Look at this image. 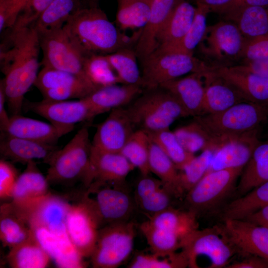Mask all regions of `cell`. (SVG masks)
<instances>
[{
  "label": "cell",
  "instance_id": "34",
  "mask_svg": "<svg viewBox=\"0 0 268 268\" xmlns=\"http://www.w3.org/2000/svg\"><path fill=\"white\" fill-rule=\"evenodd\" d=\"M49 184L34 161L28 162L18 175L13 191L12 201L22 202L42 197L50 192Z\"/></svg>",
  "mask_w": 268,
  "mask_h": 268
},
{
  "label": "cell",
  "instance_id": "21",
  "mask_svg": "<svg viewBox=\"0 0 268 268\" xmlns=\"http://www.w3.org/2000/svg\"><path fill=\"white\" fill-rule=\"evenodd\" d=\"M204 94L202 114H214L248 101L233 84L208 70L202 73Z\"/></svg>",
  "mask_w": 268,
  "mask_h": 268
},
{
  "label": "cell",
  "instance_id": "41",
  "mask_svg": "<svg viewBox=\"0 0 268 268\" xmlns=\"http://www.w3.org/2000/svg\"><path fill=\"white\" fill-rule=\"evenodd\" d=\"M106 56L121 84H138L142 86L141 74L134 50L130 47L124 48Z\"/></svg>",
  "mask_w": 268,
  "mask_h": 268
},
{
  "label": "cell",
  "instance_id": "23",
  "mask_svg": "<svg viewBox=\"0 0 268 268\" xmlns=\"http://www.w3.org/2000/svg\"><path fill=\"white\" fill-rule=\"evenodd\" d=\"M138 84H114L100 87L83 99L95 116L128 106L143 92Z\"/></svg>",
  "mask_w": 268,
  "mask_h": 268
},
{
  "label": "cell",
  "instance_id": "17",
  "mask_svg": "<svg viewBox=\"0 0 268 268\" xmlns=\"http://www.w3.org/2000/svg\"><path fill=\"white\" fill-rule=\"evenodd\" d=\"M66 227L69 239L83 258H90L95 248L98 228L86 207L79 201L71 204Z\"/></svg>",
  "mask_w": 268,
  "mask_h": 268
},
{
  "label": "cell",
  "instance_id": "39",
  "mask_svg": "<svg viewBox=\"0 0 268 268\" xmlns=\"http://www.w3.org/2000/svg\"><path fill=\"white\" fill-rule=\"evenodd\" d=\"M149 168L150 172L156 175L167 185L177 198L182 196L179 188V170L170 158L151 140Z\"/></svg>",
  "mask_w": 268,
  "mask_h": 268
},
{
  "label": "cell",
  "instance_id": "3",
  "mask_svg": "<svg viewBox=\"0 0 268 268\" xmlns=\"http://www.w3.org/2000/svg\"><path fill=\"white\" fill-rule=\"evenodd\" d=\"M268 120V108L243 102L222 112L194 117L205 134L209 149L215 151L226 141L258 130Z\"/></svg>",
  "mask_w": 268,
  "mask_h": 268
},
{
  "label": "cell",
  "instance_id": "55",
  "mask_svg": "<svg viewBox=\"0 0 268 268\" xmlns=\"http://www.w3.org/2000/svg\"><path fill=\"white\" fill-rule=\"evenodd\" d=\"M30 0H8L6 29L10 28L13 25L20 13Z\"/></svg>",
  "mask_w": 268,
  "mask_h": 268
},
{
  "label": "cell",
  "instance_id": "56",
  "mask_svg": "<svg viewBox=\"0 0 268 268\" xmlns=\"http://www.w3.org/2000/svg\"><path fill=\"white\" fill-rule=\"evenodd\" d=\"M226 268H268V261L257 256L251 255L241 261L228 264Z\"/></svg>",
  "mask_w": 268,
  "mask_h": 268
},
{
  "label": "cell",
  "instance_id": "27",
  "mask_svg": "<svg viewBox=\"0 0 268 268\" xmlns=\"http://www.w3.org/2000/svg\"><path fill=\"white\" fill-rule=\"evenodd\" d=\"M93 182L117 183L125 181L134 168L120 152L101 150L92 146L90 155Z\"/></svg>",
  "mask_w": 268,
  "mask_h": 268
},
{
  "label": "cell",
  "instance_id": "20",
  "mask_svg": "<svg viewBox=\"0 0 268 268\" xmlns=\"http://www.w3.org/2000/svg\"><path fill=\"white\" fill-rule=\"evenodd\" d=\"M207 70L235 86L251 102L268 108V77L231 66H209Z\"/></svg>",
  "mask_w": 268,
  "mask_h": 268
},
{
  "label": "cell",
  "instance_id": "57",
  "mask_svg": "<svg viewBox=\"0 0 268 268\" xmlns=\"http://www.w3.org/2000/svg\"><path fill=\"white\" fill-rule=\"evenodd\" d=\"M268 0H232L215 12L221 14L232 9L247 6H267Z\"/></svg>",
  "mask_w": 268,
  "mask_h": 268
},
{
  "label": "cell",
  "instance_id": "40",
  "mask_svg": "<svg viewBox=\"0 0 268 268\" xmlns=\"http://www.w3.org/2000/svg\"><path fill=\"white\" fill-rule=\"evenodd\" d=\"M139 228L152 254L164 257L181 248L183 238L173 232L155 227L148 220L142 223Z\"/></svg>",
  "mask_w": 268,
  "mask_h": 268
},
{
  "label": "cell",
  "instance_id": "51",
  "mask_svg": "<svg viewBox=\"0 0 268 268\" xmlns=\"http://www.w3.org/2000/svg\"><path fill=\"white\" fill-rule=\"evenodd\" d=\"M54 0H31L20 13L13 25L9 28L17 30L32 26Z\"/></svg>",
  "mask_w": 268,
  "mask_h": 268
},
{
  "label": "cell",
  "instance_id": "54",
  "mask_svg": "<svg viewBox=\"0 0 268 268\" xmlns=\"http://www.w3.org/2000/svg\"><path fill=\"white\" fill-rule=\"evenodd\" d=\"M233 66L242 71L268 77V59L244 61Z\"/></svg>",
  "mask_w": 268,
  "mask_h": 268
},
{
  "label": "cell",
  "instance_id": "58",
  "mask_svg": "<svg viewBox=\"0 0 268 268\" xmlns=\"http://www.w3.org/2000/svg\"><path fill=\"white\" fill-rule=\"evenodd\" d=\"M6 102L5 94L3 84L0 82V132L3 131L8 125L10 116L6 112L5 105Z\"/></svg>",
  "mask_w": 268,
  "mask_h": 268
},
{
  "label": "cell",
  "instance_id": "2",
  "mask_svg": "<svg viewBox=\"0 0 268 268\" xmlns=\"http://www.w3.org/2000/svg\"><path fill=\"white\" fill-rule=\"evenodd\" d=\"M63 26L85 55H108L130 47L141 30L131 36L123 33L97 5L80 9Z\"/></svg>",
  "mask_w": 268,
  "mask_h": 268
},
{
  "label": "cell",
  "instance_id": "36",
  "mask_svg": "<svg viewBox=\"0 0 268 268\" xmlns=\"http://www.w3.org/2000/svg\"><path fill=\"white\" fill-rule=\"evenodd\" d=\"M51 260L49 255L33 236L10 249L6 260L13 268H44Z\"/></svg>",
  "mask_w": 268,
  "mask_h": 268
},
{
  "label": "cell",
  "instance_id": "48",
  "mask_svg": "<svg viewBox=\"0 0 268 268\" xmlns=\"http://www.w3.org/2000/svg\"><path fill=\"white\" fill-rule=\"evenodd\" d=\"M154 254L137 253L129 265L130 268H184L189 267L188 259L182 251L166 257Z\"/></svg>",
  "mask_w": 268,
  "mask_h": 268
},
{
  "label": "cell",
  "instance_id": "9",
  "mask_svg": "<svg viewBox=\"0 0 268 268\" xmlns=\"http://www.w3.org/2000/svg\"><path fill=\"white\" fill-rule=\"evenodd\" d=\"M181 249L188 259L189 267L192 268H199L197 258L200 255L205 256L210 260L208 268H225L238 252L221 226L194 230L183 238Z\"/></svg>",
  "mask_w": 268,
  "mask_h": 268
},
{
  "label": "cell",
  "instance_id": "59",
  "mask_svg": "<svg viewBox=\"0 0 268 268\" xmlns=\"http://www.w3.org/2000/svg\"><path fill=\"white\" fill-rule=\"evenodd\" d=\"M244 219L256 224L268 226V205L253 213Z\"/></svg>",
  "mask_w": 268,
  "mask_h": 268
},
{
  "label": "cell",
  "instance_id": "37",
  "mask_svg": "<svg viewBox=\"0 0 268 268\" xmlns=\"http://www.w3.org/2000/svg\"><path fill=\"white\" fill-rule=\"evenodd\" d=\"M197 216L189 209L181 210L172 206L156 214L147 220L153 226L173 232L183 239L190 233L198 229Z\"/></svg>",
  "mask_w": 268,
  "mask_h": 268
},
{
  "label": "cell",
  "instance_id": "22",
  "mask_svg": "<svg viewBox=\"0 0 268 268\" xmlns=\"http://www.w3.org/2000/svg\"><path fill=\"white\" fill-rule=\"evenodd\" d=\"M60 149L51 145L17 137L1 132L0 154L1 159L27 164L36 159L48 164L54 154Z\"/></svg>",
  "mask_w": 268,
  "mask_h": 268
},
{
  "label": "cell",
  "instance_id": "42",
  "mask_svg": "<svg viewBox=\"0 0 268 268\" xmlns=\"http://www.w3.org/2000/svg\"><path fill=\"white\" fill-rule=\"evenodd\" d=\"M150 139L147 133L136 130L126 142L120 153L142 175H149V155Z\"/></svg>",
  "mask_w": 268,
  "mask_h": 268
},
{
  "label": "cell",
  "instance_id": "49",
  "mask_svg": "<svg viewBox=\"0 0 268 268\" xmlns=\"http://www.w3.org/2000/svg\"><path fill=\"white\" fill-rule=\"evenodd\" d=\"M174 133L182 146L189 153L194 154L200 150L209 149L205 134L194 121L177 128Z\"/></svg>",
  "mask_w": 268,
  "mask_h": 268
},
{
  "label": "cell",
  "instance_id": "5",
  "mask_svg": "<svg viewBox=\"0 0 268 268\" xmlns=\"http://www.w3.org/2000/svg\"><path fill=\"white\" fill-rule=\"evenodd\" d=\"M85 190L79 201L87 209L98 229L130 220L136 207L126 181H93Z\"/></svg>",
  "mask_w": 268,
  "mask_h": 268
},
{
  "label": "cell",
  "instance_id": "61",
  "mask_svg": "<svg viewBox=\"0 0 268 268\" xmlns=\"http://www.w3.org/2000/svg\"><path fill=\"white\" fill-rule=\"evenodd\" d=\"M8 0H0V31L7 28Z\"/></svg>",
  "mask_w": 268,
  "mask_h": 268
},
{
  "label": "cell",
  "instance_id": "44",
  "mask_svg": "<svg viewBox=\"0 0 268 268\" xmlns=\"http://www.w3.org/2000/svg\"><path fill=\"white\" fill-rule=\"evenodd\" d=\"M150 140L157 144L180 170L195 156L187 151L170 129L155 132H146Z\"/></svg>",
  "mask_w": 268,
  "mask_h": 268
},
{
  "label": "cell",
  "instance_id": "31",
  "mask_svg": "<svg viewBox=\"0 0 268 268\" xmlns=\"http://www.w3.org/2000/svg\"><path fill=\"white\" fill-rule=\"evenodd\" d=\"M240 176L236 187L239 197L268 181V139L257 144Z\"/></svg>",
  "mask_w": 268,
  "mask_h": 268
},
{
  "label": "cell",
  "instance_id": "8",
  "mask_svg": "<svg viewBox=\"0 0 268 268\" xmlns=\"http://www.w3.org/2000/svg\"><path fill=\"white\" fill-rule=\"evenodd\" d=\"M135 225L132 221L107 225L98 230L96 243L90 256L94 268H116L132 252Z\"/></svg>",
  "mask_w": 268,
  "mask_h": 268
},
{
  "label": "cell",
  "instance_id": "11",
  "mask_svg": "<svg viewBox=\"0 0 268 268\" xmlns=\"http://www.w3.org/2000/svg\"><path fill=\"white\" fill-rule=\"evenodd\" d=\"M245 42L237 26L224 20L207 27L198 46L201 54L212 61L209 66H230L232 61L242 59Z\"/></svg>",
  "mask_w": 268,
  "mask_h": 268
},
{
  "label": "cell",
  "instance_id": "29",
  "mask_svg": "<svg viewBox=\"0 0 268 268\" xmlns=\"http://www.w3.org/2000/svg\"><path fill=\"white\" fill-rule=\"evenodd\" d=\"M220 15L234 23L246 40L268 35V5L241 7Z\"/></svg>",
  "mask_w": 268,
  "mask_h": 268
},
{
  "label": "cell",
  "instance_id": "53",
  "mask_svg": "<svg viewBox=\"0 0 268 268\" xmlns=\"http://www.w3.org/2000/svg\"><path fill=\"white\" fill-rule=\"evenodd\" d=\"M242 59L244 61L268 59V35L246 40Z\"/></svg>",
  "mask_w": 268,
  "mask_h": 268
},
{
  "label": "cell",
  "instance_id": "4",
  "mask_svg": "<svg viewBox=\"0 0 268 268\" xmlns=\"http://www.w3.org/2000/svg\"><path fill=\"white\" fill-rule=\"evenodd\" d=\"M91 148L88 130L84 127L47 164L46 176L49 185L72 187L80 182L86 189L93 182Z\"/></svg>",
  "mask_w": 268,
  "mask_h": 268
},
{
  "label": "cell",
  "instance_id": "52",
  "mask_svg": "<svg viewBox=\"0 0 268 268\" xmlns=\"http://www.w3.org/2000/svg\"><path fill=\"white\" fill-rule=\"evenodd\" d=\"M18 175L14 166L9 161H0V198L12 199L14 186Z\"/></svg>",
  "mask_w": 268,
  "mask_h": 268
},
{
  "label": "cell",
  "instance_id": "15",
  "mask_svg": "<svg viewBox=\"0 0 268 268\" xmlns=\"http://www.w3.org/2000/svg\"><path fill=\"white\" fill-rule=\"evenodd\" d=\"M222 230L238 252L268 261V226L244 219H226Z\"/></svg>",
  "mask_w": 268,
  "mask_h": 268
},
{
  "label": "cell",
  "instance_id": "46",
  "mask_svg": "<svg viewBox=\"0 0 268 268\" xmlns=\"http://www.w3.org/2000/svg\"><path fill=\"white\" fill-rule=\"evenodd\" d=\"M34 85L42 91L50 88L94 84L85 76L43 67Z\"/></svg>",
  "mask_w": 268,
  "mask_h": 268
},
{
  "label": "cell",
  "instance_id": "33",
  "mask_svg": "<svg viewBox=\"0 0 268 268\" xmlns=\"http://www.w3.org/2000/svg\"><path fill=\"white\" fill-rule=\"evenodd\" d=\"M33 232L26 221L19 214L10 202L0 209V238L9 249L26 241Z\"/></svg>",
  "mask_w": 268,
  "mask_h": 268
},
{
  "label": "cell",
  "instance_id": "19",
  "mask_svg": "<svg viewBox=\"0 0 268 268\" xmlns=\"http://www.w3.org/2000/svg\"><path fill=\"white\" fill-rule=\"evenodd\" d=\"M136 207L149 218L173 206L177 198L172 191L159 179L141 175L135 187Z\"/></svg>",
  "mask_w": 268,
  "mask_h": 268
},
{
  "label": "cell",
  "instance_id": "45",
  "mask_svg": "<svg viewBox=\"0 0 268 268\" xmlns=\"http://www.w3.org/2000/svg\"><path fill=\"white\" fill-rule=\"evenodd\" d=\"M210 12L209 9L207 6L201 4H197L193 23L183 39L173 46L161 48L193 55L195 49L199 46L205 32L207 27L206 16Z\"/></svg>",
  "mask_w": 268,
  "mask_h": 268
},
{
  "label": "cell",
  "instance_id": "14",
  "mask_svg": "<svg viewBox=\"0 0 268 268\" xmlns=\"http://www.w3.org/2000/svg\"><path fill=\"white\" fill-rule=\"evenodd\" d=\"M23 109L46 118L57 127L72 130L76 124L89 121L94 118L83 98L73 101L44 99L39 102L25 101Z\"/></svg>",
  "mask_w": 268,
  "mask_h": 268
},
{
  "label": "cell",
  "instance_id": "26",
  "mask_svg": "<svg viewBox=\"0 0 268 268\" xmlns=\"http://www.w3.org/2000/svg\"><path fill=\"white\" fill-rule=\"evenodd\" d=\"M202 73L195 72L162 84V87L178 100L188 116L202 114L204 94Z\"/></svg>",
  "mask_w": 268,
  "mask_h": 268
},
{
  "label": "cell",
  "instance_id": "43",
  "mask_svg": "<svg viewBox=\"0 0 268 268\" xmlns=\"http://www.w3.org/2000/svg\"><path fill=\"white\" fill-rule=\"evenodd\" d=\"M83 71L88 79L98 87L120 83L106 55H86Z\"/></svg>",
  "mask_w": 268,
  "mask_h": 268
},
{
  "label": "cell",
  "instance_id": "60",
  "mask_svg": "<svg viewBox=\"0 0 268 268\" xmlns=\"http://www.w3.org/2000/svg\"><path fill=\"white\" fill-rule=\"evenodd\" d=\"M232 0H196L197 4H201L207 6L210 11L215 12L229 3Z\"/></svg>",
  "mask_w": 268,
  "mask_h": 268
},
{
  "label": "cell",
  "instance_id": "7",
  "mask_svg": "<svg viewBox=\"0 0 268 268\" xmlns=\"http://www.w3.org/2000/svg\"><path fill=\"white\" fill-rule=\"evenodd\" d=\"M142 86L151 89L192 73H203L208 66L194 55L157 47L142 60Z\"/></svg>",
  "mask_w": 268,
  "mask_h": 268
},
{
  "label": "cell",
  "instance_id": "13",
  "mask_svg": "<svg viewBox=\"0 0 268 268\" xmlns=\"http://www.w3.org/2000/svg\"><path fill=\"white\" fill-rule=\"evenodd\" d=\"M38 33L43 67L86 77L83 71L86 55L64 26Z\"/></svg>",
  "mask_w": 268,
  "mask_h": 268
},
{
  "label": "cell",
  "instance_id": "47",
  "mask_svg": "<svg viewBox=\"0 0 268 268\" xmlns=\"http://www.w3.org/2000/svg\"><path fill=\"white\" fill-rule=\"evenodd\" d=\"M214 151L205 149L195 156L183 169L179 170V188L182 196L186 195L205 175Z\"/></svg>",
  "mask_w": 268,
  "mask_h": 268
},
{
  "label": "cell",
  "instance_id": "6",
  "mask_svg": "<svg viewBox=\"0 0 268 268\" xmlns=\"http://www.w3.org/2000/svg\"><path fill=\"white\" fill-rule=\"evenodd\" d=\"M127 107L136 130L155 132L169 129L177 120L188 117L176 98L165 89H146Z\"/></svg>",
  "mask_w": 268,
  "mask_h": 268
},
{
  "label": "cell",
  "instance_id": "24",
  "mask_svg": "<svg viewBox=\"0 0 268 268\" xmlns=\"http://www.w3.org/2000/svg\"><path fill=\"white\" fill-rule=\"evenodd\" d=\"M72 130L24 117L20 114L10 116L8 125L1 132L12 136L56 145L61 137Z\"/></svg>",
  "mask_w": 268,
  "mask_h": 268
},
{
  "label": "cell",
  "instance_id": "28",
  "mask_svg": "<svg viewBox=\"0 0 268 268\" xmlns=\"http://www.w3.org/2000/svg\"><path fill=\"white\" fill-rule=\"evenodd\" d=\"M41 246L60 268H84L83 258L76 251L70 239H62L43 227L31 229Z\"/></svg>",
  "mask_w": 268,
  "mask_h": 268
},
{
  "label": "cell",
  "instance_id": "38",
  "mask_svg": "<svg viewBox=\"0 0 268 268\" xmlns=\"http://www.w3.org/2000/svg\"><path fill=\"white\" fill-rule=\"evenodd\" d=\"M117 0V27L121 30L143 28L150 16L152 0Z\"/></svg>",
  "mask_w": 268,
  "mask_h": 268
},
{
  "label": "cell",
  "instance_id": "32",
  "mask_svg": "<svg viewBox=\"0 0 268 268\" xmlns=\"http://www.w3.org/2000/svg\"><path fill=\"white\" fill-rule=\"evenodd\" d=\"M95 0H54L32 25L39 33L62 27L80 9L97 5Z\"/></svg>",
  "mask_w": 268,
  "mask_h": 268
},
{
  "label": "cell",
  "instance_id": "16",
  "mask_svg": "<svg viewBox=\"0 0 268 268\" xmlns=\"http://www.w3.org/2000/svg\"><path fill=\"white\" fill-rule=\"evenodd\" d=\"M135 130L126 107L113 109L98 125L92 146L104 151L120 152Z\"/></svg>",
  "mask_w": 268,
  "mask_h": 268
},
{
  "label": "cell",
  "instance_id": "35",
  "mask_svg": "<svg viewBox=\"0 0 268 268\" xmlns=\"http://www.w3.org/2000/svg\"><path fill=\"white\" fill-rule=\"evenodd\" d=\"M268 205V181L228 203L222 216L226 219H244Z\"/></svg>",
  "mask_w": 268,
  "mask_h": 268
},
{
  "label": "cell",
  "instance_id": "50",
  "mask_svg": "<svg viewBox=\"0 0 268 268\" xmlns=\"http://www.w3.org/2000/svg\"><path fill=\"white\" fill-rule=\"evenodd\" d=\"M99 88L94 85H76L50 88L41 91L44 99L53 101L81 99L86 97Z\"/></svg>",
  "mask_w": 268,
  "mask_h": 268
},
{
  "label": "cell",
  "instance_id": "62",
  "mask_svg": "<svg viewBox=\"0 0 268 268\" xmlns=\"http://www.w3.org/2000/svg\"></svg>",
  "mask_w": 268,
  "mask_h": 268
},
{
  "label": "cell",
  "instance_id": "30",
  "mask_svg": "<svg viewBox=\"0 0 268 268\" xmlns=\"http://www.w3.org/2000/svg\"><path fill=\"white\" fill-rule=\"evenodd\" d=\"M196 10L189 1L180 0L158 35L157 47H171L179 43L190 29Z\"/></svg>",
  "mask_w": 268,
  "mask_h": 268
},
{
  "label": "cell",
  "instance_id": "25",
  "mask_svg": "<svg viewBox=\"0 0 268 268\" xmlns=\"http://www.w3.org/2000/svg\"><path fill=\"white\" fill-rule=\"evenodd\" d=\"M180 0H152L149 19L141 29L134 51L142 60L158 47L157 37Z\"/></svg>",
  "mask_w": 268,
  "mask_h": 268
},
{
  "label": "cell",
  "instance_id": "12",
  "mask_svg": "<svg viewBox=\"0 0 268 268\" xmlns=\"http://www.w3.org/2000/svg\"><path fill=\"white\" fill-rule=\"evenodd\" d=\"M11 202L31 229L43 227L60 238L69 239L66 220L71 204L65 199L49 193L29 201Z\"/></svg>",
  "mask_w": 268,
  "mask_h": 268
},
{
  "label": "cell",
  "instance_id": "10",
  "mask_svg": "<svg viewBox=\"0 0 268 268\" xmlns=\"http://www.w3.org/2000/svg\"><path fill=\"white\" fill-rule=\"evenodd\" d=\"M243 169H225L206 174L185 195L187 209L198 215L216 207L236 188Z\"/></svg>",
  "mask_w": 268,
  "mask_h": 268
},
{
  "label": "cell",
  "instance_id": "1",
  "mask_svg": "<svg viewBox=\"0 0 268 268\" xmlns=\"http://www.w3.org/2000/svg\"><path fill=\"white\" fill-rule=\"evenodd\" d=\"M6 30L8 33L0 46V68L4 75L0 81L13 116L21 114L24 95L37 77L40 46L33 26Z\"/></svg>",
  "mask_w": 268,
  "mask_h": 268
},
{
  "label": "cell",
  "instance_id": "18",
  "mask_svg": "<svg viewBox=\"0 0 268 268\" xmlns=\"http://www.w3.org/2000/svg\"><path fill=\"white\" fill-rule=\"evenodd\" d=\"M258 130L228 140L218 147L213 152L206 174L225 169L244 168L260 141Z\"/></svg>",
  "mask_w": 268,
  "mask_h": 268
}]
</instances>
